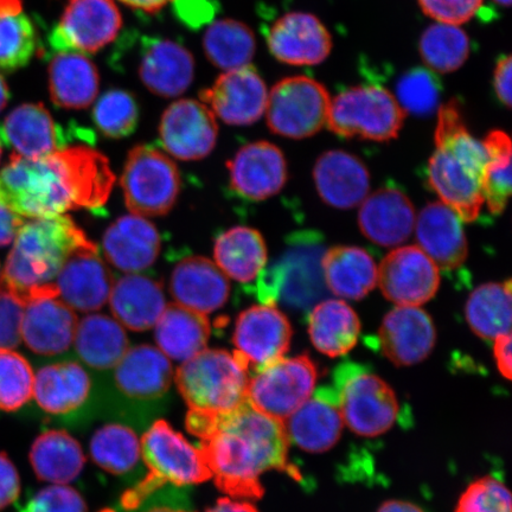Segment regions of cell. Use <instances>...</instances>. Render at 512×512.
I'll return each instance as SVG.
<instances>
[{"instance_id": "obj_1", "label": "cell", "mask_w": 512, "mask_h": 512, "mask_svg": "<svg viewBox=\"0 0 512 512\" xmlns=\"http://www.w3.org/2000/svg\"><path fill=\"white\" fill-rule=\"evenodd\" d=\"M185 426L198 438L215 484L234 499H260L265 494L261 476L286 471L300 473L288 463V441L283 421L256 411L249 403L229 413L189 409Z\"/></svg>"}, {"instance_id": "obj_2", "label": "cell", "mask_w": 512, "mask_h": 512, "mask_svg": "<svg viewBox=\"0 0 512 512\" xmlns=\"http://www.w3.org/2000/svg\"><path fill=\"white\" fill-rule=\"evenodd\" d=\"M114 181L107 158L92 147H66L36 159L12 153L10 163L0 170V206L34 220L99 209Z\"/></svg>"}, {"instance_id": "obj_3", "label": "cell", "mask_w": 512, "mask_h": 512, "mask_svg": "<svg viewBox=\"0 0 512 512\" xmlns=\"http://www.w3.org/2000/svg\"><path fill=\"white\" fill-rule=\"evenodd\" d=\"M488 162L483 143L467 130L457 101L441 106L428 184L463 222L477 220L483 208L482 184Z\"/></svg>"}, {"instance_id": "obj_4", "label": "cell", "mask_w": 512, "mask_h": 512, "mask_svg": "<svg viewBox=\"0 0 512 512\" xmlns=\"http://www.w3.org/2000/svg\"><path fill=\"white\" fill-rule=\"evenodd\" d=\"M91 242L68 216L24 222L6 260L2 284L25 303L36 297H57L54 284L63 265Z\"/></svg>"}, {"instance_id": "obj_5", "label": "cell", "mask_w": 512, "mask_h": 512, "mask_svg": "<svg viewBox=\"0 0 512 512\" xmlns=\"http://www.w3.org/2000/svg\"><path fill=\"white\" fill-rule=\"evenodd\" d=\"M140 445L147 473L121 496L119 503L124 512L137 511L147 499L168 485L183 488L213 478L200 448L190 444L165 420L153 422Z\"/></svg>"}, {"instance_id": "obj_6", "label": "cell", "mask_w": 512, "mask_h": 512, "mask_svg": "<svg viewBox=\"0 0 512 512\" xmlns=\"http://www.w3.org/2000/svg\"><path fill=\"white\" fill-rule=\"evenodd\" d=\"M249 369L235 352L206 349L183 362L175 374L179 394L189 409L229 413L246 405Z\"/></svg>"}, {"instance_id": "obj_7", "label": "cell", "mask_w": 512, "mask_h": 512, "mask_svg": "<svg viewBox=\"0 0 512 512\" xmlns=\"http://www.w3.org/2000/svg\"><path fill=\"white\" fill-rule=\"evenodd\" d=\"M332 390L344 426L358 437H380L399 419L400 405L392 387L358 364L339 367Z\"/></svg>"}, {"instance_id": "obj_8", "label": "cell", "mask_w": 512, "mask_h": 512, "mask_svg": "<svg viewBox=\"0 0 512 512\" xmlns=\"http://www.w3.org/2000/svg\"><path fill=\"white\" fill-rule=\"evenodd\" d=\"M406 112L382 86H356L331 99L329 130L342 138L389 142L399 136Z\"/></svg>"}, {"instance_id": "obj_9", "label": "cell", "mask_w": 512, "mask_h": 512, "mask_svg": "<svg viewBox=\"0 0 512 512\" xmlns=\"http://www.w3.org/2000/svg\"><path fill=\"white\" fill-rule=\"evenodd\" d=\"M120 184L132 214L162 216L177 202L181 176L165 153L151 145H139L128 153Z\"/></svg>"}, {"instance_id": "obj_10", "label": "cell", "mask_w": 512, "mask_h": 512, "mask_svg": "<svg viewBox=\"0 0 512 512\" xmlns=\"http://www.w3.org/2000/svg\"><path fill=\"white\" fill-rule=\"evenodd\" d=\"M330 105V94L322 83L305 75L290 76L268 93L267 125L281 137L309 138L328 123Z\"/></svg>"}, {"instance_id": "obj_11", "label": "cell", "mask_w": 512, "mask_h": 512, "mask_svg": "<svg viewBox=\"0 0 512 512\" xmlns=\"http://www.w3.org/2000/svg\"><path fill=\"white\" fill-rule=\"evenodd\" d=\"M318 377V368L309 356L280 358L249 380L248 403L285 422L315 393Z\"/></svg>"}, {"instance_id": "obj_12", "label": "cell", "mask_w": 512, "mask_h": 512, "mask_svg": "<svg viewBox=\"0 0 512 512\" xmlns=\"http://www.w3.org/2000/svg\"><path fill=\"white\" fill-rule=\"evenodd\" d=\"M123 17L114 0H69L50 35L57 53L95 54L114 41Z\"/></svg>"}, {"instance_id": "obj_13", "label": "cell", "mask_w": 512, "mask_h": 512, "mask_svg": "<svg viewBox=\"0 0 512 512\" xmlns=\"http://www.w3.org/2000/svg\"><path fill=\"white\" fill-rule=\"evenodd\" d=\"M292 334L290 320L277 306L255 305L243 311L236 320L234 352L255 374L285 357Z\"/></svg>"}, {"instance_id": "obj_14", "label": "cell", "mask_w": 512, "mask_h": 512, "mask_svg": "<svg viewBox=\"0 0 512 512\" xmlns=\"http://www.w3.org/2000/svg\"><path fill=\"white\" fill-rule=\"evenodd\" d=\"M383 296L398 306L430 302L440 286V270L418 246L394 249L377 268Z\"/></svg>"}, {"instance_id": "obj_15", "label": "cell", "mask_w": 512, "mask_h": 512, "mask_svg": "<svg viewBox=\"0 0 512 512\" xmlns=\"http://www.w3.org/2000/svg\"><path fill=\"white\" fill-rule=\"evenodd\" d=\"M268 89L251 64L224 72L214 85L203 89L200 98L223 123L247 126L266 112Z\"/></svg>"}, {"instance_id": "obj_16", "label": "cell", "mask_w": 512, "mask_h": 512, "mask_svg": "<svg viewBox=\"0 0 512 512\" xmlns=\"http://www.w3.org/2000/svg\"><path fill=\"white\" fill-rule=\"evenodd\" d=\"M219 134L215 115L203 102L183 99L166 108L159 125L164 150L190 162L213 152Z\"/></svg>"}, {"instance_id": "obj_17", "label": "cell", "mask_w": 512, "mask_h": 512, "mask_svg": "<svg viewBox=\"0 0 512 512\" xmlns=\"http://www.w3.org/2000/svg\"><path fill=\"white\" fill-rule=\"evenodd\" d=\"M271 54L288 66H317L331 54L332 37L320 19L307 12H288L267 32Z\"/></svg>"}, {"instance_id": "obj_18", "label": "cell", "mask_w": 512, "mask_h": 512, "mask_svg": "<svg viewBox=\"0 0 512 512\" xmlns=\"http://www.w3.org/2000/svg\"><path fill=\"white\" fill-rule=\"evenodd\" d=\"M113 277L95 243L69 256L55 280L57 297L70 309L94 312L108 302Z\"/></svg>"}, {"instance_id": "obj_19", "label": "cell", "mask_w": 512, "mask_h": 512, "mask_svg": "<svg viewBox=\"0 0 512 512\" xmlns=\"http://www.w3.org/2000/svg\"><path fill=\"white\" fill-rule=\"evenodd\" d=\"M230 188L248 201L277 195L287 182L284 153L270 142L247 144L227 163Z\"/></svg>"}, {"instance_id": "obj_20", "label": "cell", "mask_w": 512, "mask_h": 512, "mask_svg": "<svg viewBox=\"0 0 512 512\" xmlns=\"http://www.w3.org/2000/svg\"><path fill=\"white\" fill-rule=\"evenodd\" d=\"M383 355L398 367L425 361L437 342L433 320L419 306H398L384 317L379 331Z\"/></svg>"}, {"instance_id": "obj_21", "label": "cell", "mask_w": 512, "mask_h": 512, "mask_svg": "<svg viewBox=\"0 0 512 512\" xmlns=\"http://www.w3.org/2000/svg\"><path fill=\"white\" fill-rule=\"evenodd\" d=\"M138 74L144 86L162 98L183 94L195 75V60L190 51L168 38H143Z\"/></svg>"}, {"instance_id": "obj_22", "label": "cell", "mask_w": 512, "mask_h": 512, "mask_svg": "<svg viewBox=\"0 0 512 512\" xmlns=\"http://www.w3.org/2000/svg\"><path fill=\"white\" fill-rule=\"evenodd\" d=\"M114 368L115 387L125 399L136 403L162 400L174 380L169 358L149 344L128 349Z\"/></svg>"}, {"instance_id": "obj_23", "label": "cell", "mask_w": 512, "mask_h": 512, "mask_svg": "<svg viewBox=\"0 0 512 512\" xmlns=\"http://www.w3.org/2000/svg\"><path fill=\"white\" fill-rule=\"evenodd\" d=\"M78 317L59 297H36L25 303L22 339L38 355L66 352L74 342Z\"/></svg>"}, {"instance_id": "obj_24", "label": "cell", "mask_w": 512, "mask_h": 512, "mask_svg": "<svg viewBox=\"0 0 512 512\" xmlns=\"http://www.w3.org/2000/svg\"><path fill=\"white\" fill-rule=\"evenodd\" d=\"M288 441L307 453H324L342 437L344 422L332 389H320L285 422Z\"/></svg>"}, {"instance_id": "obj_25", "label": "cell", "mask_w": 512, "mask_h": 512, "mask_svg": "<svg viewBox=\"0 0 512 512\" xmlns=\"http://www.w3.org/2000/svg\"><path fill=\"white\" fill-rule=\"evenodd\" d=\"M416 242L439 270L453 271L469 255L463 220L443 202L428 204L415 221Z\"/></svg>"}, {"instance_id": "obj_26", "label": "cell", "mask_w": 512, "mask_h": 512, "mask_svg": "<svg viewBox=\"0 0 512 512\" xmlns=\"http://www.w3.org/2000/svg\"><path fill=\"white\" fill-rule=\"evenodd\" d=\"M0 138L15 155L28 159L47 157L68 147L66 133L42 104L15 108L4 120Z\"/></svg>"}, {"instance_id": "obj_27", "label": "cell", "mask_w": 512, "mask_h": 512, "mask_svg": "<svg viewBox=\"0 0 512 512\" xmlns=\"http://www.w3.org/2000/svg\"><path fill=\"white\" fill-rule=\"evenodd\" d=\"M415 209L401 190L383 188L366 197L358 211L361 232L382 247H398L415 227Z\"/></svg>"}, {"instance_id": "obj_28", "label": "cell", "mask_w": 512, "mask_h": 512, "mask_svg": "<svg viewBox=\"0 0 512 512\" xmlns=\"http://www.w3.org/2000/svg\"><path fill=\"white\" fill-rule=\"evenodd\" d=\"M313 179L320 198L336 209L360 206L369 194L367 166L360 158L345 151L323 153L313 169Z\"/></svg>"}, {"instance_id": "obj_29", "label": "cell", "mask_w": 512, "mask_h": 512, "mask_svg": "<svg viewBox=\"0 0 512 512\" xmlns=\"http://www.w3.org/2000/svg\"><path fill=\"white\" fill-rule=\"evenodd\" d=\"M170 291L177 304L208 315L227 303L230 284L213 261L203 256H189L172 271Z\"/></svg>"}, {"instance_id": "obj_30", "label": "cell", "mask_w": 512, "mask_h": 512, "mask_svg": "<svg viewBox=\"0 0 512 512\" xmlns=\"http://www.w3.org/2000/svg\"><path fill=\"white\" fill-rule=\"evenodd\" d=\"M102 247L107 260L118 270L137 273L155 264L162 241L155 224L131 214L120 217L106 230Z\"/></svg>"}, {"instance_id": "obj_31", "label": "cell", "mask_w": 512, "mask_h": 512, "mask_svg": "<svg viewBox=\"0 0 512 512\" xmlns=\"http://www.w3.org/2000/svg\"><path fill=\"white\" fill-rule=\"evenodd\" d=\"M92 392V381L79 363L50 364L38 370L34 380V396L38 407L49 415H72L86 405Z\"/></svg>"}, {"instance_id": "obj_32", "label": "cell", "mask_w": 512, "mask_h": 512, "mask_svg": "<svg viewBox=\"0 0 512 512\" xmlns=\"http://www.w3.org/2000/svg\"><path fill=\"white\" fill-rule=\"evenodd\" d=\"M108 300L117 322L136 332L155 326L166 307L162 285L140 274L120 278L113 284Z\"/></svg>"}, {"instance_id": "obj_33", "label": "cell", "mask_w": 512, "mask_h": 512, "mask_svg": "<svg viewBox=\"0 0 512 512\" xmlns=\"http://www.w3.org/2000/svg\"><path fill=\"white\" fill-rule=\"evenodd\" d=\"M48 82L51 100L66 110H83L98 98V68L83 54L57 53L49 63Z\"/></svg>"}, {"instance_id": "obj_34", "label": "cell", "mask_w": 512, "mask_h": 512, "mask_svg": "<svg viewBox=\"0 0 512 512\" xmlns=\"http://www.w3.org/2000/svg\"><path fill=\"white\" fill-rule=\"evenodd\" d=\"M29 460L38 479L62 485L74 482L86 464L79 441L62 430L38 435L31 445Z\"/></svg>"}, {"instance_id": "obj_35", "label": "cell", "mask_w": 512, "mask_h": 512, "mask_svg": "<svg viewBox=\"0 0 512 512\" xmlns=\"http://www.w3.org/2000/svg\"><path fill=\"white\" fill-rule=\"evenodd\" d=\"M210 323L206 315L179 304L165 307L156 324L159 350L172 360L185 362L206 350Z\"/></svg>"}, {"instance_id": "obj_36", "label": "cell", "mask_w": 512, "mask_h": 512, "mask_svg": "<svg viewBox=\"0 0 512 512\" xmlns=\"http://www.w3.org/2000/svg\"><path fill=\"white\" fill-rule=\"evenodd\" d=\"M325 284L337 297L360 300L377 285V266L367 251L350 246L329 249L322 258Z\"/></svg>"}, {"instance_id": "obj_37", "label": "cell", "mask_w": 512, "mask_h": 512, "mask_svg": "<svg viewBox=\"0 0 512 512\" xmlns=\"http://www.w3.org/2000/svg\"><path fill=\"white\" fill-rule=\"evenodd\" d=\"M361 334V320L344 300L329 299L310 313L309 335L313 347L329 357L348 354Z\"/></svg>"}, {"instance_id": "obj_38", "label": "cell", "mask_w": 512, "mask_h": 512, "mask_svg": "<svg viewBox=\"0 0 512 512\" xmlns=\"http://www.w3.org/2000/svg\"><path fill=\"white\" fill-rule=\"evenodd\" d=\"M214 256L217 267L224 274L245 284L264 271L267 248L258 230L234 227L216 239Z\"/></svg>"}, {"instance_id": "obj_39", "label": "cell", "mask_w": 512, "mask_h": 512, "mask_svg": "<svg viewBox=\"0 0 512 512\" xmlns=\"http://www.w3.org/2000/svg\"><path fill=\"white\" fill-rule=\"evenodd\" d=\"M74 342L81 360L95 370L114 368L128 350L123 326L104 315L83 318L76 328Z\"/></svg>"}, {"instance_id": "obj_40", "label": "cell", "mask_w": 512, "mask_h": 512, "mask_svg": "<svg viewBox=\"0 0 512 512\" xmlns=\"http://www.w3.org/2000/svg\"><path fill=\"white\" fill-rule=\"evenodd\" d=\"M467 323L486 341L511 334V281L479 286L467 299Z\"/></svg>"}, {"instance_id": "obj_41", "label": "cell", "mask_w": 512, "mask_h": 512, "mask_svg": "<svg viewBox=\"0 0 512 512\" xmlns=\"http://www.w3.org/2000/svg\"><path fill=\"white\" fill-rule=\"evenodd\" d=\"M203 48L208 60L224 72L245 67L255 54L254 32L235 19H221L210 24L203 37Z\"/></svg>"}, {"instance_id": "obj_42", "label": "cell", "mask_w": 512, "mask_h": 512, "mask_svg": "<svg viewBox=\"0 0 512 512\" xmlns=\"http://www.w3.org/2000/svg\"><path fill=\"white\" fill-rule=\"evenodd\" d=\"M89 453L102 470L124 477L130 475L142 459V445L131 427L113 422L95 431Z\"/></svg>"}, {"instance_id": "obj_43", "label": "cell", "mask_w": 512, "mask_h": 512, "mask_svg": "<svg viewBox=\"0 0 512 512\" xmlns=\"http://www.w3.org/2000/svg\"><path fill=\"white\" fill-rule=\"evenodd\" d=\"M37 48L34 24L21 0H0V70L15 72L30 62Z\"/></svg>"}, {"instance_id": "obj_44", "label": "cell", "mask_w": 512, "mask_h": 512, "mask_svg": "<svg viewBox=\"0 0 512 512\" xmlns=\"http://www.w3.org/2000/svg\"><path fill=\"white\" fill-rule=\"evenodd\" d=\"M470 38L459 25L435 23L420 37L422 61L434 72L447 74L464 66L470 56Z\"/></svg>"}, {"instance_id": "obj_45", "label": "cell", "mask_w": 512, "mask_h": 512, "mask_svg": "<svg viewBox=\"0 0 512 512\" xmlns=\"http://www.w3.org/2000/svg\"><path fill=\"white\" fill-rule=\"evenodd\" d=\"M482 143L489 158L482 184L483 200L491 213L498 215L511 195V140L507 133L495 130Z\"/></svg>"}, {"instance_id": "obj_46", "label": "cell", "mask_w": 512, "mask_h": 512, "mask_svg": "<svg viewBox=\"0 0 512 512\" xmlns=\"http://www.w3.org/2000/svg\"><path fill=\"white\" fill-rule=\"evenodd\" d=\"M93 119L98 130L108 138L131 136L138 126V102L123 89H111L95 102Z\"/></svg>"}, {"instance_id": "obj_47", "label": "cell", "mask_w": 512, "mask_h": 512, "mask_svg": "<svg viewBox=\"0 0 512 512\" xmlns=\"http://www.w3.org/2000/svg\"><path fill=\"white\" fill-rule=\"evenodd\" d=\"M34 371L18 352L0 350V411L17 412L34 393Z\"/></svg>"}, {"instance_id": "obj_48", "label": "cell", "mask_w": 512, "mask_h": 512, "mask_svg": "<svg viewBox=\"0 0 512 512\" xmlns=\"http://www.w3.org/2000/svg\"><path fill=\"white\" fill-rule=\"evenodd\" d=\"M456 512H512L510 491L495 477L480 478L459 498Z\"/></svg>"}, {"instance_id": "obj_49", "label": "cell", "mask_w": 512, "mask_h": 512, "mask_svg": "<svg viewBox=\"0 0 512 512\" xmlns=\"http://www.w3.org/2000/svg\"><path fill=\"white\" fill-rule=\"evenodd\" d=\"M398 99L403 111L412 114H430L439 101L437 80L426 70H414L399 83Z\"/></svg>"}, {"instance_id": "obj_50", "label": "cell", "mask_w": 512, "mask_h": 512, "mask_svg": "<svg viewBox=\"0 0 512 512\" xmlns=\"http://www.w3.org/2000/svg\"><path fill=\"white\" fill-rule=\"evenodd\" d=\"M19 512H88V507L78 490L54 484L28 497Z\"/></svg>"}, {"instance_id": "obj_51", "label": "cell", "mask_w": 512, "mask_h": 512, "mask_svg": "<svg viewBox=\"0 0 512 512\" xmlns=\"http://www.w3.org/2000/svg\"><path fill=\"white\" fill-rule=\"evenodd\" d=\"M25 302L0 283V350H11L22 341Z\"/></svg>"}, {"instance_id": "obj_52", "label": "cell", "mask_w": 512, "mask_h": 512, "mask_svg": "<svg viewBox=\"0 0 512 512\" xmlns=\"http://www.w3.org/2000/svg\"><path fill=\"white\" fill-rule=\"evenodd\" d=\"M422 12L438 23L462 25L482 8L483 0H418Z\"/></svg>"}, {"instance_id": "obj_53", "label": "cell", "mask_w": 512, "mask_h": 512, "mask_svg": "<svg viewBox=\"0 0 512 512\" xmlns=\"http://www.w3.org/2000/svg\"><path fill=\"white\" fill-rule=\"evenodd\" d=\"M179 21L191 29L202 28L217 14L215 0H172Z\"/></svg>"}, {"instance_id": "obj_54", "label": "cell", "mask_w": 512, "mask_h": 512, "mask_svg": "<svg viewBox=\"0 0 512 512\" xmlns=\"http://www.w3.org/2000/svg\"><path fill=\"white\" fill-rule=\"evenodd\" d=\"M21 495V477L8 454L0 452V511L15 503Z\"/></svg>"}, {"instance_id": "obj_55", "label": "cell", "mask_w": 512, "mask_h": 512, "mask_svg": "<svg viewBox=\"0 0 512 512\" xmlns=\"http://www.w3.org/2000/svg\"><path fill=\"white\" fill-rule=\"evenodd\" d=\"M511 76H512V57L510 55L502 56L496 64L494 72V88L499 101L505 107H511Z\"/></svg>"}, {"instance_id": "obj_56", "label": "cell", "mask_w": 512, "mask_h": 512, "mask_svg": "<svg viewBox=\"0 0 512 512\" xmlns=\"http://www.w3.org/2000/svg\"><path fill=\"white\" fill-rule=\"evenodd\" d=\"M21 216L12 213L11 210L0 206V247L9 246L14 242L19 228L23 226Z\"/></svg>"}, {"instance_id": "obj_57", "label": "cell", "mask_w": 512, "mask_h": 512, "mask_svg": "<svg viewBox=\"0 0 512 512\" xmlns=\"http://www.w3.org/2000/svg\"><path fill=\"white\" fill-rule=\"evenodd\" d=\"M494 356L499 373L507 380H511V334L499 336L494 339Z\"/></svg>"}, {"instance_id": "obj_58", "label": "cell", "mask_w": 512, "mask_h": 512, "mask_svg": "<svg viewBox=\"0 0 512 512\" xmlns=\"http://www.w3.org/2000/svg\"><path fill=\"white\" fill-rule=\"evenodd\" d=\"M206 512H259L253 504L240 502L238 499L220 498L214 507L207 509Z\"/></svg>"}, {"instance_id": "obj_59", "label": "cell", "mask_w": 512, "mask_h": 512, "mask_svg": "<svg viewBox=\"0 0 512 512\" xmlns=\"http://www.w3.org/2000/svg\"><path fill=\"white\" fill-rule=\"evenodd\" d=\"M138 510H142L139 512H196L189 505L171 502V499H163L153 504L145 502Z\"/></svg>"}, {"instance_id": "obj_60", "label": "cell", "mask_w": 512, "mask_h": 512, "mask_svg": "<svg viewBox=\"0 0 512 512\" xmlns=\"http://www.w3.org/2000/svg\"><path fill=\"white\" fill-rule=\"evenodd\" d=\"M120 2L130 6V8L134 10L153 15L164 9L172 0H120Z\"/></svg>"}, {"instance_id": "obj_61", "label": "cell", "mask_w": 512, "mask_h": 512, "mask_svg": "<svg viewBox=\"0 0 512 512\" xmlns=\"http://www.w3.org/2000/svg\"><path fill=\"white\" fill-rule=\"evenodd\" d=\"M377 512H425L418 505L403 501H388L383 503Z\"/></svg>"}, {"instance_id": "obj_62", "label": "cell", "mask_w": 512, "mask_h": 512, "mask_svg": "<svg viewBox=\"0 0 512 512\" xmlns=\"http://www.w3.org/2000/svg\"><path fill=\"white\" fill-rule=\"evenodd\" d=\"M10 91L8 83L4 80L3 76L0 75V113L4 111L6 105L9 104Z\"/></svg>"}, {"instance_id": "obj_63", "label": "cell", "mask_w": 512, "mask_h": 512, "mask_svg": "<svg viewBox=\"0 0 512 512\" xmlns=\"http://www.w3.org/2000/svg\"><path fill=\"white\" fill-rule=\"evenodd\" d=\"M495 2L499 5L505 6V8H509L511 5V0H495Z\"/></svg>"}, {"instance_id": "obj_64", "label": "cell", "mask_w": 512, "mask_h": 512, "mask_svg": "<svg viewBox=\"0 0 512 512\" xmlns=\"http://www.w3.org/2000/svg\"><path fill=\"white\" fill-rule=\"evenodd\" d=\"M2 153H3V140H2V138H0V158H2Z\"/></svg>"}]
</instances>
